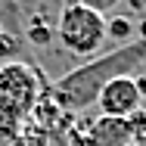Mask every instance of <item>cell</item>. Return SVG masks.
<instances>
[{"label": "cell", "mask_w": 146, "mask_h": 146, "mask_svg": "<svg viewBox=\"0 0 146 146\" xmlns=\"http://www.w3.org/2000/svg\"><path fill=\"white\" fill-rule=\"evenodd\" d=\"M146 59V40H131L124 47H115L93 62H84L78 68H72L68 75H62L59 81L50 84V100L56 103L62 112L68 115H81L84 109L96 106L100 90L106 87L118 75H131L140 62Z\"/></svg>", "instance_id": "obj_1"}, {"label": "cell", "mask_w": 146, "mask_h": 146, "mask_svg": "<svg viewBox=\"0 0 146 146\" xmlns=\"http://www.w3.org/2000/svg\"><path fill=\"white\" fill-rule=\"evenodd\" d=\"M56 40L75 59H90L106 47V16L84 3L62 6L56 16Z\"/></svg>", "instance_id": "obj_2"}, {"label": "cell", "mask_w": 146, "mask_h": 146, "mask_svg": "<svg viewBox=\"0 0 146 146\" xmlns=\"http://www.w3.org/2000/svg\"><path fill=\"white\" fill-rule=\"evenodd\" d=\"M50 90L44 81L40 68H34L31 62H6L0 65V112L16 121L31 118L37 100Z\"/></svg>", "instance_id": "obj_3"}, {"label": "cell", "mask_w": 146, "mask_h": 146, "mask_svg": "<svg viewBox=\"0 0 146 146\" xmlns=\"http://www.w3.org/2000/svg\"><path fill=\"white\" fill-rule=\"evenodd\" d=\"M96 109H100V115H106V118H131L134 112H140L143 109V96L137 90L134 75H118V78H112L106 87L100 90Z\"/></svg>", "instance_id": "obj_4"}, {"label": "cell", "mask_w": 146, "mask_h": 146, "mask_svg": "<svg viewBox=\"0 0 146 146\" xmlns=\"http://www.w3.org/2000/svg\"><path fill=\"white\" fill-rule=\"evenodd\" d=\"M25 40L31 47H50L56 40V22L47 13H34L25 25Z\"/></svg>", "instance_id": "obj_5"}, {"label": "cell", "mask_w": 146, "mask_h": 146, "mask_svg": "<svg viewBox=\"0 0 146 146\" xmlns=\"http://www.w3.org/2000/svg\"><path fill=\"white\" fill-rule=\"evenodd\" d=\"M137 34V22L131 19V16H106V37L109 40H115L118 47H124V44H131V40H137L134 37Z\"/></svg>", "instance_id": "obj_6"}, {"label": "cell", "mask_w": 146, "mask_h": 146, "mask_svg": "<svg viewBox=\"0 0 146 146\" xmlns=\"http://www.w3.org/2000/svg\"><path fill=\"white\" fill-rule=\"evenodd\" d=\"M22 37L19 34H13V31L3 28V34H0V65H6V62H19L22 59Z\"/></svg>", "instance_id": "obj_7"}, {"label": "cell", "mask_w": 146, "mask_h": 146, "mask_svg": "<svg viewBox=\"0 0 146 146\" xmlns=\"http://www.w3.org/2000/svg\"><path fill=\"white\" fill-rule=\"evenodd\" d=\"M25 146H68V134L34 127L31 134H25Z\"/></svg>", "instance_id": "obj_8"}, {"label": "cell", "mask_w": 146, "mask_h": 146, "mask_svg": "<svg viewBox=\"0 0 146 146\" xmlns=\"http://www.w3.org/2000/svg\"><path fill=\"white\" fill-rule=\"evenodd\" d=\"M81 3H84V6H90V9H96L100 16H109L118 3H124V0H81Z\"/></svg>", "instance_id": "obj_9"}, {"label": "cell", "mask_w": 146, "mask_h": 146, "mask_svg": "<svg viewBox=\"0 0 146 146\" xmlns=\"http://www.w3.org/2000/svg\"><path fill=\"white\" fill-rule=\"evenodd\" d=\"M131 13H137V19H146V0H124Z\"/></svg>", "instance_id": "obj_10"}, {"label": "cell", "mask_w": 146, "mask_h": 146, "mask_svg": "<svg viewBox=\"0 0 146 146\" xmlns=\"http://www.w3.org/2000/svg\"><path fill=\"white\" fill-rule=\"evenodd\" d=\"M134 81H137V90H140V96L146 103V75H134Z\"/></svg>", "instance_id": "obj_11"}, {"label": "cell", "mask_w": 146, "mask_h": 146, "mask_svg": "<svg viewBox=\"0 0 146 146\" xmlns=\"http://www.w3.org/2000/svg\"><path fill=\"white\" fill-rule=\"evenodd\" d=\"M137 40H146V19H137Z\"/></svg>", "instance_id": "obj_12"}, {"label": "cell", "mask_w": 146, "mask_h": 146, "mask_svg": "<svg viewBox=\"0 0 146 146\" xmlns=\"http://www.w3.org/2000/svg\"><path fill=\"white\" fill-rule=\"evenodd\" d=\"M72 3H81V0H62V6H72Z\"/></svg>", "instance_id": "obj_13"}, {"label": "cell", "mask_w": 146, "mask_h": 146, "mask_svg": "<svg viewBox=\"0 0 146 146\" xmlns=\"http://www.w3.org/2000/svg\"><path fill=\"white\" fill-rule=\"evenodd\" d=\"M131 146H146V143H131Z\"/></svg>", "instance_id": "obj_14"}, {"label": "cell", "mask_w": 146, "mask_h": 146, "mask_svg": "<svg viewBox=\"0 0 146 146\" xmlns=\"http://www.w3.org/2000/svg\"><path fill=\"white\" fill-rule=\"evenodd\" d=\"M0 34H3V22H0Z\"/></svg>", "instance_id": "obj_15"}]
</instances>
